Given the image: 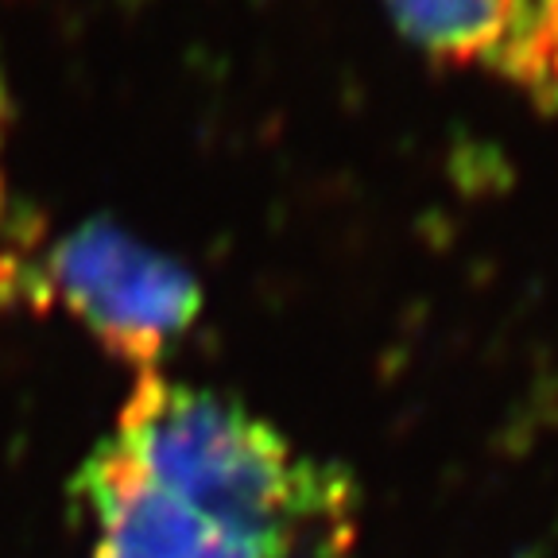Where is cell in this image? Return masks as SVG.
<instances>
[{"label":"cell","instance_id":"obj_1","mask_svg":"<svg viewBox=\"0 0 558 558\" xmlns=\"http://www.w3.org/2000/svg\"><path fill=\"white\" fill-rule=\"evenodd\" d=\"M124 462L268 558H341L353 539V481L299 453L276 427L218 392L144 376L109 438Z\"/></svg>","mask_w":558,"mask_h":558},{"label":"cell","instance_id":"obj_2","mask_svg":"<svg viewBox=\"0 0 558 558\" xmlns=\"http://www.w3.org/2000/svg\"><path fill=\"white\" fill-rule=\"evenodd\" d=\"M0 303L62 306L121 361L148 373L202 314L198 279L109 218L0 253Z\"/></svg>","mask_w":558,"mask_h":558},{"label":"cell","instance_id":"obj_3","mask_svg":"<svg viewBox=\"0 0 558 558\" xmlns=\"http://www.w3.org/2000/svg\"><path fill=\"white\" fill-rule=\"evenodd\" d=\"M74 493L97 527L94 558H268L256 543L148 485L113 442L89 453Z\"/></svg>","mask_w":558,"mask_h":558},{"label":"cell","instance_id":"obj_4","mask_svg":"<svg viewBox=\"0 0 558 558\" xmlns=\"http://www.w3.org/2000/svg\"><path fill=\"white\" fill-rule=\"evenodd\" d=\"M411 44L442 62L493 66L523 86L558 82V0H384Z\"/></svg>","mask_w":558,"mask_h":558}]
</instances>
